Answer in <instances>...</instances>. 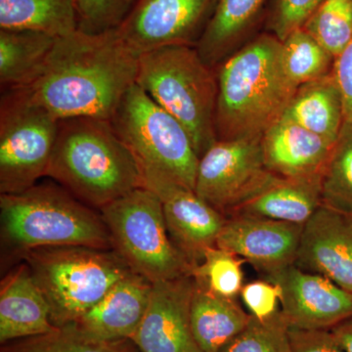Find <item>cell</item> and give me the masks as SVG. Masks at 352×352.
Returning a JSON list of instances; mask_svg holds the SVG:
<instances>
[{
    "label": "cell",
    "mask_w": 352,
    "mask_h": 352,
    "mask_svg": "<svg viewBox=\"0 0 352 352\" xmlns=\"http://www.w3.org/2000/svg\"><path fill=\"white\" fill-rule=\"evenodd\" d=\"M266 0H217L196 48L212 68L229 57L258 17Z\"/></svg>",
    "instance_id": "cb8c5ba5"
},
{
    "label": "cell",
    "mask_w": 352,
    "mask_h": 352,
    "mask_svg": "<svg viewBox=\"0 0 352 352\" xmlns=\"http://www.w3.org/2000/svg\"><path fill=\"white\" fill-rule=\"evenodd\" d=\"M251 316L235 298L217 295L195 282L190 320L201 351L219 352L244 330Z\"/></svg>",
    "instance_id": "44dd1931"
},
{
    "label": "cell",
    "mask_w": 352,
    "mask_h": 352,
    "mask_svg": "<svg viewBox=\"0 0 352 352\" xmlns=\"http://www.w3.org/2000/svg\"><path fill=\"white\" fill-rule=\"evenodd\" d=\"M56 36L34 30L0 29V85L22 89L41 75Z\"/></svg>",
    "instance_id": "603a6c76"
},
{
    "label": "cell",
    "mask_w": 352,
    "mask_h": 352,
    "mask_svg": "<svg viewBox=\"0 0 352 352\" xmlns=\"http://www.w3.org/2000/svg\"><path fill=\"white\" fill-rule=\"evenodd\" d=\"M303 226L252 217L227 219L217 247L252 263L265 275L295 264Z\"/></svg>",
    "instance_id": "9a60e30c"
},
{
    "label": "cell",
    "mask_w": 352,
    "mask_h": 352,
    "mask_svg": "<svg viewBox=\"0 0 352 352\" xmlns=\"http://www.w3.org/2000/svg\"><path fill=\"white\" fill-rule=\"evenodd\" d=\"M223 62L217 76V140H261L298 88L285 74L282 41L261 34Z\"/></svg>",
    "instance_id": "7a4b0ae2"
},
{
    "label": "cell",
    "mask_w": 352,
    "mask_h": 352,
    "mask_svg": "<svg viewBox=\"0 0 352 352\" xmlns=\"http://www.w3.org/2000/svg\"><path fill=\"white\" fill-rule=\"evenodd\" d=\"M110 122L142 168L195 190L200 159L188 132L138 83L127 90Z\"/></svg>",
    "instance_id": "ba28073f"
},
{
    "label": "cell",
    "mask_w": 352,
    "mask_h": 352,
    "mask_svg": "<svg viewBox=\"0 0 352 352\" xmlns=\"http://www.w3.org/2000/svg\"><path fill=\"white\" fill-rule=\"evenodd\" d=\"M0 234L4 249L20 258L43 248L113 249L100 212L55 185L36 184L21 193L1 194Z\"/></svg>",
    "instance_id": "277c9868"
},
{
    "label": "cell",
    "mask_w": 352,
    "mask_h": 352,
    "mask_svg": "<svg viewBox=\"0 0 352 352\" xmlns=\"http://www.w3.org/2000/svg\"><path fill=\"white\" fill-rule=\"evenodd\" d=\"M323 0H276L270 27L273 34L283 41L303 25Z\"/></svg>",
    "instance_id": "d6a6232c"
},
{
    "label": "cell",
    "mask_w": 352,
    "mask_h": 352,
    "mask_svg": "<svg viewBox=\"0 0 352 352\" xmlns=\"http://www.w3.org/2000/svg\"><path fill=\"white\" fill-rule=\"evenodd\" d=\"M347 124H351V129H352V120H351V122H347Z\"/></svg>",
    "instance_id": "74e56055"
},
{
    "label": "cell",
    "mask_w": 352,
    "mask_h": 352,
    "mask_svg": "<svg viewBox=\"0 0 352 352\" xmlns=\"http://www.w3.org/2000/svg\"><path fill=\"white\" fill-rule=\"evenodd\" d=\"M142 171L144 187L154 192L163 206L171 241L193 268L203 261L207 250L217 247L227 217L197 195L195 190L151 168H142Z\"/></svg>",
    "instance_id": "7c38bea8"
},
{
    "label": "cell",
    "mask_w": 352,
    "mask_h": 352,
    "mask_svg": "<svg viewBox=\"0 0 352 352\" xmlns=\"http://www.w3.org/2000/svg\"><path fill=\"white\" fill-rule=\"evenodd\" d=\"M283 117L337 143L344 124V107L332 72L296 88Z\"/></svg>",
    "instance_id": "7402d4cb"
},
{
    "label": "cell",
    "mask_w": 352,
    "mask_h": 352,
    "mask_svg": "<svg viewBox=\"0 0 352 352\" xmlns=\"http://www.w3.org/2000/svg\"><path fill=\"white\" fill-rule=\"evenodd\" d=\"M0 29L68 36L78 31L76 0H0Z\"/></svg>",
    "instance_id": "d4e9b609"
},
{
    "label": "cell",
    "mask_w": 352,
    "mask_h": 352,
    "mask_svg": "<svg viewBox=\"0 0 352 352\" xmlns=\"http://www.w3.org/2000/svg\"><path fill=\"white\" fill-rule=\"evenodd\" d=\"M21 259L29 266L57 328L75 323L118 282L133 273L113 249L43 248L23 254Z\"/></svg>",
    "instance_id": "8992f818"
},
{
    "label": "cell",
    "mask_w": 352,
    "mask_h": 352,
    "mask_svg": "<svg viewBox=\"0 0 352 352\" xmlns=\"http://www.w3.org/2000/svg\"><path fill=\"white\" fill-rule=\"evenodd\" d=\"M245 259L232 252L214 247L206 251L203 261L192 268L197 284L217 295L234 298L241 293Z\"/></svg>",
    "instance_id": "f546056e"
},
{
    "label": "cell",
    "mask_w": 352,
    "mask_h": 352,
    "mask_svg": "<svg viewBox=\"0 0 352 352\" xmlns=\"http://www.w3.org/2000/svg\"><path fill=\"white\" fill-rule=\"evenodd\" d=\"M48 303L25 263L0 284V344L54 332Z\"/></svg>",
    "instance_id": "d6986e66"
},
{
    "label": "cell",
    "mask_w": 352,
    "mask_h": 352,
    "mask_svg": "<svg viewBox=\"0 0 352 352\" xmlns=\"http://www.w3.org/2000/svg\"><path fill=\"white\" fill-rule=\"evenodd\" d=\"M261 144L267 170L285 178L321 177L336 146L285 117L266 131Z\"/></svg>",
    "instance_id": "ac0fdd59"
},
{
    "label": "cell",
    "mask_w": 352,
    "mask_h": 352,
    "mask_svg": "<svg viewBox=\"0 0 352 352\" xmlns=\"http://www.w3.org/2000/svg\"><path fill=\"white\" fill-rule=\"evenodd\" d=\"M219 352H291L289 325L280 311L263 321L252 315L244 330Z\"/></svg>",
    "instance_id": "4dcf8cb0"
},
{
    "label": "cell",
    "mask_w": 352,
    "mask_h": 352,
    "mask_svg": "<svg viewBox=\"0 0 352 352\" xmlns=\"http://www.w3.org/2000/svg\"><path fill=\"white\" fill-rule=\"evenodd\" d=\"M138 0H76L78 31L103 34L126 19Z\"/></svg>",
    "instance_id": "1f68e13d"
},
{
    "label": "cell",
    "mask_w": 352,
    "mask_h": 352,
    "mask_svg": "<svg viewBox=\"0 0 352 352\" xmlns=\"http://www.w3.org/2000/svg\"><path fill=\"white\" fill-rule=\"evenodd\" d=\"M352 292V217L321 206L303 226L295 263Z\"/></svg>",
    "instance_id": "2e32d148"
},
{
    "label": "cell",
    "mask_w": 352,
    "mask_h": 352,
    "mask_svg": "<svg viewBox=\"0 0 352 352\" xmlns=\"http://www.w3.org/2000/svg\"><path fill=\"white\" fill-rule=\"evenodd\" d=\"M291 352H346L331 329L289 328Z\"/></svg>",
    "instance_id": "e575fe53"
},
{
    "label": "cell",
    "mask_w": 352,
    "mask_h": 352,
    "mask_svg": "<svg viewBox=\"0 0 352 352\" xmlns=\"http://www.w3.org/2000/svg\"><path fill=\"white\" fill-rule=\"evenodd\" d=\"M346 352H352V317L331 329Z\"/></svg>",
    "instance_id": "8d00e7d4"
},
{
    "label": "cell",
    "mask_w": 352,
    "mask_h": 352,
    "mask_svg": "<svg viewBox=\"0 0 352 352\" xmlns=\"http://www.w3.org/2000/svg\"><path fill=\"white\" fill-rule=\"evenodd\" d=\"M335 57L305 30L298 29L282 41V65L296 87L325 78Z\"/></svg>",
    "instance_id": "484cf974"
},
{
    "label": "cell",
    "mask_w": 352,
    "mask_h": 352,
    "mask_svg": "<svg viewBox=\"0 0 352 352\" xmlns=\"http://www.w3.org/2000/svg\"><path fill=\"white\" fill-rule=\"evenodd\" d=\"M302 29L337 57L352 38V0H323Z\"/></svg>",
    "instance_id": "f1b7e54d"
},
{
    "label": "cell",
    "mask_w": 352,
    "mask_h": 352,
    "mask_svg": "<svg viewBox=\"0 0 352 352\" xmlns=\"http://www.w3.org/2000/svg\"><path fill=\"white\" fill-rule=\"evenodd\" d=\"M152 288L149 280L131 273L69 325L88 339L98 342L131 340L149 305Z\"/></svg>",
    "instance_id": "e0dca14e"
},
{
    "label": "cell",
    "mask_w": 352,
    "mask_h": 352,
    "mask_svg": "<svg viewBox=\"0 0 352 352\" xmlns=\"http://www.w3.org/2000/svg\"><path fill=\"white\" fill-rule=\"evenodd\" d=\"M344 107V122L352 120V38L335 58L332 69Z\"/></svg>",
    "instance_id": "d590c367"
},
{
    "label": "cell",
    "mask_w": 352,
    "mask_h": 352,
    "mask_svg": "<svg viewBox=\"0 0 352 352\" xmlns=\"http://www.w3.org/2000/svg\"><path fill=\"white\" fill-rule=\"evenodd\" d=\"M273 176L264 164L261 140H217L199 160L195 192L228 217Z\"/></svg>",
    "instance_id": "30bf717a"
},
{
    "label": "cell",
    "mask_w": 352,
    "mask_h": 352,
    "mask_svg": "<svg viewBox=\"0 0 352 352\" xmlns=\"http://www.w3.org/2000/svg\"><path fill=\"white\" fill-rule=\"evenodd\" d=\"M136 83L179 120L199 159L217 142V76L196 46L178 44L143 53Z\"/></svg>",
    "instance_id": "5b68a950"
},
{
    "label": "cell",
    "mask_w": 352,
    "mask_h": 352,
    "mask_svg": "<svg viewBox=\"0 0 352 352\" xmlns=\"http://www.w3.org/2000/svg\"><path fill=\"white\" fill-rule=\"evenodd\" d=\"M322 206L352 217V129L344 122L320 178Z\"/></svg>",
    "instance_id": "83f0119b"
},
{
    "label": "cell",
    "mask_w": 352,
    "mask_h": 352,
    "mask_svg": "<svg viewBox=\"0 0 352 352\" xmlns=\"http://www.w3.org/2000/svg\"><path fill=\"white\" fill-rule=\"evenodd\" d=\"M195 280L186 275L153 283L149 305L132 342L140 352H203L190 320Z\"/></svg>",
    "instance_id": "5bb4252c"
},
{
    "label": "cell",
    "mask_w": 352,
    "mask_h": 352,
    "mask_svg": "<svg viewBox=\"0 0 352 352\" xmlns=\"http://www.w3.org/2000/svg\"><path fill=\"white\" fill-rule=\"evenodd\" d=\"M46 176L85 205L100 208L144 187L138 160L110 120L62 119Z\"/></svg>",
    "instance_id": "3957f363"
},
{
    "label": "cell",
    "mask_w": 352,
    "mask_h": 352,
    "mask_svg": "<svg viewBox=\"0 0 352 352\" xmlns=\"http://www.w3.org/2000/svg\"><path fill=\"white\" fill-rule=\"evenodd\" d=\"M0 352H140L131 340L98 342L85 337L74 326L1 344Z\"/></svg>",
    "instance_id": "4316f807"
},
{
    "label": "cell",
    "mask_w": 352,
    "mask_h": 352,
    "mask_svg": "<svg viewBox=\"0 0 352 352\" xmlns=\"http://www.w3.org/2000/svg\"><path fill=\"white\" fill-rule=\"evenodd\" d=\"M217 0H138L115 31L140 56L164 46H196Z\"/></svg>",
    "instance_id": "8fae6325"
},
{
    "label": "cell",
    "mask_w": 352,
    "mask_h": 352,
    "mask_svg": "<svg viewBox=\"0 0 352 352\" xmlns=\"http://www.w3.org/2000/svg\"><path fill=\"white\" fill-rule=\"evenodd\" d=\"M281 291L280 312L289 328L332 329L352 317V292L296 266L265 275Z\"/></svg>",
    "instance_id": "4fadbf2b"
},
{
    "label": "cell",
    "mask_w": 352,
    "mask_h": 352,
    "mask_svg": "<svg viewBox=\"0 0 352 352\" xmlns=\"http://www.w3.org/2000/svg\"><path fill=\"white\" fill-rule=\"evenodd\" d=\"M320 178L274 175L228 217L242 215L305 226L322 206Z\"/></svg>",
    "instance_id": "ffe728a7"
},
{
    "label": "cell",
    "mask_w": 352,
    "mask_h": 352,
    "mask_svg": "<svg viewBox=\"0 0 352 352\" xmlns=\"http://www.w3.org/2000/svg\"><path fill=\"white\" fill-rule=\"evenodd\" d=\"M113 250L129 267L156 283L192 275V265L173 244L159 197L140 187L100 208Z\"/></svg>",
    "instance_id": "52a82bcc"
},
{
    "label": "cell",
    "mask_w": 352,
    "mask_h": 352,
    "mask_svg": "<svg viewBox=\"0 0 352 352\" xmlns=\"http://www.w3.org/2000/svg\"><path fill=\"white\" fill-rule=\"evenodd\" d=\"M240 295L250 314L258 320H267L280 311L281 291L268 280H256L244 285Z\"/></svg>",
    "instance_id": "836d02e7"
},
{
    "label": "cell",
    "mask_w": 352,
    "mask_h": 352,
    "mask_svg": "<svg viewBox=\"0 0 352 352\" xmlns=\"http://www.w3.org/2000/svg\"><path fill=\"white\" fill-rule=\"evenodd\" d=\"M138 62L115 29L99 34L76 31L57 38L41 75L22 89L59 120H111L136 82Z\"/></svg>",
    "instance_id": "6da1fadb"
},
{
    "label": "cell",
    "mask_w": 352,
    "mask_h": 352,
    "mask_svg": "<svg viewBox=\"0 0 352 352\" xmlns=\"http://www.w3.org/2000/svg\"><path fill=\"white\" fill-rule=\"evenodd\" d=\"M59 122L25 90L2 91L0 193H21L46 176Z\"/></svg>",
    "instance_id": "9c48e42d"
}]
</instances>
